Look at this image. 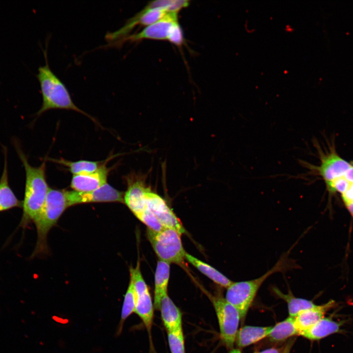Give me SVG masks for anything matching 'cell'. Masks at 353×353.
<instances>
[{"label":"cell","mask_w":353,"mask_h":353,"mask_svg":"<svg viewBox=\"0 0 353 353\" xmlns=\"http://www.w3.org/2000/svg\"><path fill=\"white\" fill-rule=\"evenodd\" d=\"M13 144L17 154L25 168V183L24 199L23 201V214L21 226H26L33 222L45 203L49 190L46 177V163L39 166H31L19 143L16 139Z\"/></svg>","instance_id":"6da1fadb"},{"label":"cell","mask_w":353,"mask_h":353,"mask_svg":"<svg viewBox=\"0 0 353 353\" xmlns=\"http://www.w3.org/2000/svg\"><path fill=\"white\" fill-rule=\"evenodd\" d=\"M44 54L45 64L39 67L36 74L42 97V104L36 115L39 116L53 109L72 110L87 116L96 123L93 117L74 103L66 85L50 68L46 50Z\"/></svg>","instance_id":"7a4b0ae2"},{"label":"cell","mask_w":353,"mask_h":353,"mask_svg":"<svg viewBox=\"0 0 353 353\" xmlns=\"http://www.w3.org/2000/svg\"><path fill=\"white\" fill-rule=\"evenodd\" d=\"M69 207L65 190L50 188L44 205L33 221L37 240L33 256L47 251L48 234Z\"/></svg>","instance_id":"3957f363"},{"label":"cell","mask_w":353,"mask_h":353,"mask_svg":"<svg viewBox=\"0 0 353 353\" xmlns=\"http://www.w3.org/2000/svg\"><path fill=\"white\" fill-rule=\"evenodd\" d=\"M147 233L159 260L169 264H184L186 252L182 245L181 234L176 230L164 228L159 232H154L148 228Z\"/></svg>","instance_id":"277c9868"},{"label":"cell","mask_w":353,"mask_h":353,"mask_svg":"<svg viewBox=\"0 0 353 353\" xmlns=\"http://www.w3.org/2000/svg\"><path fill=\"white\" fill-rule=\"evenodd\" d=\"M209 298L217 315L221 339L224 345L232 350L240 316L237 309L220 295H210Z\"/></svg>","instance_id":"5b68a950"},{"label":"cell","mask_w":353,"mask_h":353,"mask_svg":"<svg viewBox=\"0 0 353 353\" xmlns=\"http://www.w3.org/2000/svg\"><path fill=\"white\" fill-rule=\"evenodd\" d=\"M321 163L318 166H313L309 163L300 160V164L309 171L306 174H300L295 177L303 178L310 175L320 176L326 184L337 178L344 176L352 164L342 158L333 151L327 154L320 153Z\"/></svg>","instance_id":"8992f818"},{"label":"cell","mask_w":353,"mask_h":353,"mask_svg":"<svg viewBox=\"0 0 353 353\" xmlns=\"http://www.w3.org/2000/svg\"><path fill=\"white\" fill-rule=\"evenodd\" d=\"M69 206L84 203L115 202L124 203V192L107 183L94 190L80 192L65 190Z\"/></svg>","instance_id":"52a82bcc"},{"label":"cell","mask_w":353,"mask_h":353,"mask_svg":"<svg viewBox=\"0 0 353 353\" xmlns=\"http://www.w3.org/2000/svg\"><path fill=\"white\" fill-rule=\"evenodd\" d=\"M147 207L153 213L164 228H172L181 235L186 231L179 220L165 200L148 187L146 194Z\"/></svg>","instance_id":"ba28073f"},{"label":"cell","mask_w":353,"mask_h":353,"mask_svg":"<svg viewBox=\"0 0 353 353\" xmlns=\"http://www.w3.org/2000/svg\"><path fill=\"white\" fill-rule=\"evenodd\" d=\"M177 22V13L168 12L161 20L146 26L140 32L127 36L112 45L118 46L126 41H137L143 39L167 40L171 27Z\"/></svg>","instance_id":"9c48e42d"},{"label":"cell","mask_w":353,"mask_h":353,"mask_svg":"<svg viewBox=\"0 0 353 353\" xmlns=\"http://www.w3.org/2000/svg\"><path fill=\"white\" fill-rule=\"evenodd\" d=\"M111 168L106 163L97 170L89 173L73 175L70 187L73 190L87 192L97 189L107 183Z\"/></svg>","instance_id":"30bf717a"},{"label":"cell","mask_w":353,"mask_h":353,"mask_svg":"<svg viewBox=\"0 0 353 353\" xmlns=\"http://www.w3.org/2000/svg\"><path fill=\"white\" fill-rule=\"evenodd\" d=\"M334 303V301L331 300L326 303L316 305L313 307L300 312L294 317L295 326L299 335L323 318L326 312L333 307Z\"/></svg>","instance_id":"8fae6325"},{"label":"cell","mask_w":353,"mask_h":353,"mask_svg":"<svg viewBox=\"0 0 353 353\" xmlns=\"http://www.w3.org/2000/svg\"><path fill=\"white\" fill-rule=\"evenodd\" d=\"M4 156V167L0 178V212L14 207H21L23 202L19 201L11 189L8 181L7 149L2 146Z\"/></svg>","instance_id":"7c38bea8"},{"label":"cell","mask_w":353,"mask_h":353,"mask_svg":"<svg viewBox=\"0 0 353 353\" xmlns=\"http://www.w3.org/2000/svg\"><path fill=\"white\" fill-rule=\"evenodd\" d=\"M163 325L167 331L182 328V314L168 294L165 295L160 302L159 309Z\"/></svg>","instance_id":"4fadbf2b"},{"label":"cell","mask_w":353,"mask_h":353,"mask_svg":"<svg viewBox=\"0 0 353 353\" xmlns=\"http://www.w3.org/2000/svg\"><path fill=\"white\" fill-rule=\"evenodd\" d=\"M342 323L335 321L330 317H324L312 327L300 333L311 340H318L339 332Z\"/></svg>","instance_id":"5bb4252c"},{"label":"cell","mask_w":353,"mask_h":353,"mask_svg":"<svg viewBox=\"0 0 353 353\" xmlns=\"http://www.w3.org/2000/svg\"><path fill=\"white\" fill-rule=\"evenodd\" d=\"M170 264L159 260L154 277V307L159 310L162 297L167 294L170 277Z\"/></svg>","instance_id":"9a60e30c"},{"label":"cell","mask_w":353,"mask_h":353,"mask_svg":"<svg viewBox=\"0 0 353 353\" xmlns=\"http://www.w3.org/2000/svg\"><path fill=\"white\" fill-rule=\"evenodd\" d=\"M136 293V292H135ZM136 304L134 312L140 318L150 335L153 319V305L149 289L136 293Z\"/></svg>","instance_id":"2e32d148"},{"label":"cell","mask_w":353,"mask_h":353,"mask_svg":"<svg viewBox=\"0 0 353 353\" xmlns=\"http://www.w3.org/2000/svg\"><path fill=\"white\" fill-rule=\"evenodd\" d=\"M273 327L245 326L238 330L235 343L238 348H244L267 337Z\"/></svg>","instance_id":"e0dca14e"},{"label":"cell","mask_w":353,"mask_h":353,"mask_svg":"<svg viewBox=\"0 0 353 353\" xmlns=\"http://www.w3.org/2000/svg\"><path fill=\"white\" fill-rule=\"evenodd\" d=\"M185 259L221 287L227 288L233 282L212 266L190 255L187 252L185 255Z\"/></svg>","instance_id":"ac0fdd59"},{"label":"cell","mask_w":353,"mask_h":353,"mask_svg":"<svg viewBox=\"0 0 353 353\" xmlns=\"http://www.w3.org/2000/svg\"><path fill=\"white\" fill-rule=\"evenodd\" d=\"M271 291L277 298L284 301L287 304L289 316L295 317L303 310L316 305L312 301L295 297L289 289L287 293L282 292L277 287H271Z\"/></svg>","instance_id":"d6986e66"},{"label":"cell","mask_w":353,"mask_h":353,"mask_svg":"<svg viewBox=\"0 0 353 353\" xmlns=\"http://www.w3.org/2000/svg\"><path fill=\"white\" fill-rule=\"evenodd\" d=\"M49 160L66 167L73 175L93 172L106 163V161L108 160L93 161L81 160L77 161H70L62 158L60 159L49 158Z\"/></svg>","instance_id":"ffe728a7"},{"label":"cell","mask_w":353,"mask_h":353,"mask_svg":"<svg viewBox=\"0 0 353 353\" xmlns=\"http://www.w3.org/2000/svg\"><path fill=\"white\" fill-rule=\"evenodd\" d=\"M299 335L294 323V317H289L273 327L267 336L273 342L283 341L288 338Z\"/></svg>","instance_id":"44dd1931"},{"label":"cell","mask_w":353,"mask_h":353,"mask_svg":"<svg viewBox=\"0 0 353 353\" xmlns=\"http://www.w3.org/2000/svg\"><path fill=\"white\" fill-rule=\"evenodd\" d=\"M136 304V295L132 278L130 280L125 294L122 308L120 327L121 328L125 321L134 312Z\"/></svg>","instance_id":"7402d4cb"},{"label":"cell","mask_w":353,"mask_h":353,"mask_svg":"<svg viewBox=\"0 0 353 353\" xmlns=\"http://www.w3.org/2000/svg\"><path fill=\"white\" fill-rule=\"evenodd\" d=\"M168 341L171 353H185L182 328L167 331Z\"/></svg>","instance_id":"603a6c76"},{"label":"cell","mask_w":353,"mask_h":353,"mask_svg":"<svg viewBox=\"0 0 353 353\" xmlns=\"http://www.w3.org/2000/svg\"><path fill=\"white\" fill-rule=\"evenodd\" d=\"M136 217L145 224L148 228L154 232H159L164 227L161 225L153 213L147 207Z\"/></svg>","instance_id":"cb8c5ba5"},{"label":"cell","mask_w":353,"mask_h":353,"mask_svg":"<svg viewBox=\"0 0 353 353\" xmlns=\"http://www.w3.org/2000/svg\"><path fill=\"white\" fill-rule=\"evenodd\" d=\"M350 184L351 183L344 176H342L326 183V186L329 192H339L342 194L346 191Z\"/></svg>","instance_id":"d4e9b609"},{"label":"cell","mask_w":353,"mask_h":353,"mask_svg":"<svg viewBox=\"0 0 353 353\" xmlns=\"http://www.w3.org/2000/svg\"><path fill=\"white\" fill-rule=\"evenodd\" d=\"M167 40L178 46H181L183 43V31L178 22L175 23L171 27Z\"/></svg>","instance_id":"484cf974"},{"label":"cell","mask_w":353,"mask_h":353,"mask_svg":"<svg viewBox=\"0 0 353 353\" xmlns=\"http://www.w3.org/2000/svg\"><path fill=\"white\" fill-rule=\"evenodd\" d=\"M342 197L345 203L353 201V183H351L346 191L342 194Z\"/></svg>","instance_id":"4316f807"},{"label":"cell","mask_w":353,"mask_h":353,"mask_svg":"<svg viewBox=\"0 0 353 353\" xmlns=\"http://www.w3.org/2000/svg\"><path fill=\"white\" fill-rule=\"evenodd\" d=\"M284 348L285 346L279 348H270L258 353H282Z\"/></svg>","instance_id":"83f0119b"},{"label":"cell","mask_w":353,"mask_h":353,"mask_svg":"<svg viewBox=\"0 0 353 353\" xmlns=\"http://www.w3.org/2000/svg\"><path fill=\"white\" fill-rule=\"evenodd\" d=\"M344 177L351 183H353V166L349 169L344 176Z\"/></svg>","instance_id":"f1b7e54d"},{"label":"cell","mask_w":353,"mask_h":353,"mask_svg":"<svg viewBox=\"0 0 353 353\" xmlns=\"http://www.w3.org/2000/svg\"><path fill=\"white\" fill-rule=\"evenodd\" d=\"M294 340H291L285 345L284 350L282 353H290L291 348L294 344Z\"/></svg>","instance_id":"f546056e"},{"label":"cell","mask_w":353,"mask_h":353,"mask_svg":"<svg viewBox=\"0 0 353 353\" xmlns=\"http://www.w3.org/2000/svg\"><path fill=\"white\" fill-rule=\"evenodd\" d=\"M345 205L351 214L353 216V201L345 203Z\"/></svg>","instance_id":"4dcf8cb0"},{"label":"cell","mask_w":353,"mask_h":353,"mask_svg":"<svg viewBox=\"0 0 353 353\" xmlns=\"http://www.w3.org/2000/svg\"><path fill=\"white\" fill-rule=\"evenodd\" d=\"M229 353H241L239 350L232 349L230 350Z\"/></svg>","instance_id":"1f68e13d"}]
</instances>
